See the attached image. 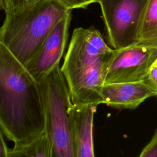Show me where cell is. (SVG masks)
<instances>
[{
    "mask_svg": "<svg viewBox=\"0 0 157 157\" xmlns=\"http://www.w3.org/2000/svg\"><path fill=\"white\" fill-rule=\"evenodd\" d=\"M40 1L41 0H4V10L7 14L27 7Z\"/></svg>",
    "mask_w": 157,
    "mask_h": 157,
    "instance_id": "12",
    "label": "cell"
},
{
    "mask_svg": "<svg viewBox=\"0 0 157 157\" xmlns=\"http://www.w3.org/2000/svg\"><path fill=\"white\" fill-rule=\"evenodd\" d=\"M139 157H157V131H155L151 140L142 149Z\"/></svg>",
    "mask_w": 157,
    "mask_h": 157,
    "instance_id": "13",
    "label": "cell"
},
{
    "mask_svg": "<svg viewBox=\"0 0 157 157\" xmlns=\"http://www.w3.org/2000/svg\"><path fill=\"white\" fill-rule=\"evenodd\" d=\"M39 86L45 114L44 132L49 141L51 157H74L68 112L71 101L59 65L39 83Z\"/></svg>",
    "mask_w": 157,
    "mask_h": 157,
    "instance_id": "4",
    "label": "cell"
},
{
    "mask_svg": "<svg viewBox=\"0 0 157 157\" xmlns=\"http://www.w3.org/2000/svg\"><path fill=\"white\" fill-rule=\"evenodd\" d=\"M45 114L39 83L0 42V128L14 144L44 131Z\"/></svg>",
    "mask_w": 157,
    "mask_h": 157,
    "instance_id": "1",
    "label": "cell"
},
{
    "mask_svg": "<svg viewBox=\"0 0 157 157\" xmlns=\"http://www.w3.org/2000/svg\"><path fill=\"white\" fill-rule=\"evenodd\" d=\"M136 44L157 47V0H148L143 13Z\"/></svg>",
    "mask_w": 157,
    "mask_h": 157,
    "instance_id": "11",
    "label": "cell"
},
{
    "mask_svg": "<svg viewBox=\"0 0 157 157\" xmlns=\"http://www.w3.org/2000/svg\"><path fill=\"white\" fill-rule=\"evenodd\" d=\"M148 0H97L101 9L107 37L114 50L137 42L141 18Z\"/></svg>",
    "mask_w": 157,
    "mask_h": 157,
    "instance_id": "5",
    "label": "cell"
},
{
    "mask_svg": "<svg viewBox=\"0 0 157 157\" xmlns=\"http://www.w3.org/2000/svg\"><path fill=\"white\" fill-rule=\"evenodd\" d=\"M113 52L94 26L74 30L60 69L75 107L102 104L101 90Z\"/></svg>",
    "mask_w": 157,
    "mask_h": 157,
    "instance_id": "2",
    "label": "cell"
},
{
    "mask_svg": "<svg viewBox=\"0 0 157 157\" xmlns=\"http://www.w3.org/2000/svg\"><path fill=\"white\" fill-rule=\"evenodd\" d=\"M69 10L58 0H41L7 13L0 27V42L25 66Z\"/></svg>",
    "mask_w": 157,
    "mask_h": 157,
    "instance_id": "3",
    "label": "cell"
},
{
    "mask_svg": "<svg viewBox=\"0 0 157 157\" xmlns=\"http://www.w3.org/2000/svg\"><path fill=\"white\" fill-rule=\"evenodd\" d=\"M8 157H51L50 147L44 131L28 140L8 147Z\"/></svg>",
    "mask_w": 157,
    "mask_h": 157,
    "instance_id": "10",
    "label": "cell"
},
{
    "mask_svg": "<svg viewBox=\"0 0 157 157\" xmlns=\"http://www.w3.org/2000/svg\"><path fill=\"white\" fill-rule=\"evenodd\" d=\"M156 61L157 47L136 44L114 50L104 83L144 82L149 68Z\"/></svg>",
    "mask_w": 157,
    "mask_h": 157,
    "instance_id": "6",
    "label": "cell"
},
{
    "mask_svg": "<svg viewBox=\"0 0 157 157\" xmlns=\"http://www.w3.org/2000/svg\"><path fill=\"white\" fill-rule=\"evenodd\" d=\"M144 82L155 90H157V61L149 68Z\"/></svg>",
    "mask_w": 157,
    "mask_h": 157,
    "instance_id": "15",
    "label": "cell"
},
{
    "mask_svg": "<svg viewBox=\"0 0 157 157\" xmlns=\"http://www.w3.org/2000/svg\"><path fill=\"white\" fill-rule=\"evenodd\" d=\"M68 9H86L92 3L96 2L97 0H58Z\"/></svg>",
    "mask_w": 157,
    "mask_h": 157,
    "instance_id": "14",
    "label": "cell"
},
{
    "mask_svg": "<svg viewBox=\"0 0 157 157\" xmlns=\"http://www.w3.org/2000/svg\"><path fill=\"white\" fill-rule=\"evenodd\" d=\"M97 106L75 107L71 102L68 112L73 138L74 157H95L93 120Z\"/></svg>",
    "mask_w": 157,
    "mask_h": 157,
    "instance_id": "9",
    "label": "cell"
},
{
    "mask_svg": "<svg viewBox=\"0 0 157 157\" xmlns=\"http://www.w3.org/2000/svg\"><path fill=\"white\" fill-rule=\"evenodd\" d=\"M71 12L72 10L67 12L45 38L36 54L25 66L38 83L59 65L67 41Z\"/></svg>",
    "mask_w": 157,
    "mask_h": 157,
    "instance_id": "7",
    "label": "cell"
},
{
    "mask_svg": "<svg viewBox=\"0 0 157 157\" xmlns=\"http://www.w3.org/2000/svg\"><path fill=\"white\" fill-rule=\"evenodd\" d=\"M5 7H4V0H0V11L2 10H4Z\"/></svg>",
    "mask_w": 157,
    "mask_h": 157,
    "instance_id": "17",
    "label": "cell"
},
{
    "mask_svg": "<svg viewBox=\"0 0 157 157\" xmlns=\"http://www.w3.org/2000/svg\"><path fill=\"white\" fill-rule=\"evenodd\" d=\"M4 136L0 128V157H8V147L4 139Z\"/></svg>",
    "mask_w": 157,
    "mask_h": 157,
    "instance_id": "16",
    "label": "cell"
},
{
    "mask_svg": "<svg viewBox=\"0 0 157 157\" xmlns=\"http://www.w3.org/2000/svg\"><path fill=\"white\" fill-rule=\"evenodd\" d=\"M156 95L157 90L144 81L104 83L101 90L102 104L120 110H134Z\"/></svg>",
    "mask_w": 157,
    "mask_h": 157,
    "instance_id": "8",
    "label": "cell"
}]
</instances>
